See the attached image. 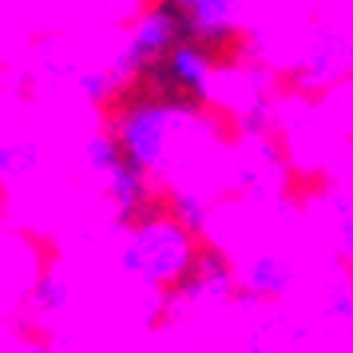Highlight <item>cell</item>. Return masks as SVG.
<instances>
[{
  "mask_svg": "<svg viewBox=\"0 0 353 353\" xmlns=\"http://www.w3.org/2000/svg\"><path fill=\"white\" fill-rule=\"evenodd\" d=\"M294 282V266L282 254H258L239 274V298L242 302H274Z\"/></svg>",
  "mask_w": 353,
  "mask_h": 353,
  "instance_id": "3957f363",
  "label": "cell"
},
{
  "mask_svg": "<svg viewBox=\"0 0 353 353\" xmlns=\"http://www.w3.org/2000/svg\"><path fill=\"white\" fill-rule=\"evenodd\" d=\"M194 242H199V234H191L183 223L159 219V223L123 230L119 262H123V270H128L139 286H147L151 294H159V290L179 274V266L187 262V254L194 250Z\"/></svg>",
  "mask_w": 353,
  "mask_h": 353,
  "instance_id": "7a4b0ae2",
  "label": "cell"
},
{
  "mask_svg": "<svg viewBox=\"0 0 353 353\" xmlns=\"http://www.w3.org/2000/svg\"><path fill=\"white\" fill-rule=\"evenodd\" d=\"M64 305H68L64 278H60L56 270H44V274L32 282V290H28V310H32L36 318H56Z\"/></svg>",
  "mask_w": 353,
  "mask_h": 353,
  "instance_id": "277c9868",
  "label": "cell"
},
{
  "mask_svg": "<svg viewBox=\"0 0 353 353\" xmlns=\"http://www.w3.org/2000/svg\"><path fill=\"white\" fill-rule=\"evenodd\" d=\"M239 274L242 266H234L230 250L203 234L187 254V262L179 266V274L155 294V305H159L163 318L179 321L194 310H203V305L239 298Z\"/></svg>",
  "mask_w": 353,
  "mask_h": 353,
  "instance_id": "6da1fadb",
  "label": "cell"
},
{
  "mask_svg": "<svg viewBox=\"0 0 353 353\" xmlns=\"http://www.w3.org/2000/svg\"><path fill=\"white\" fill-rule=\"evenodd\" d=\"M115 4H131V8H139V4H143V0H115Z\"/></svg>",
  "mask_w": 353,
  "mask_h": 353,
  "instance_id": "5b68a950",
  "label": "cell"
}]
</instances>
